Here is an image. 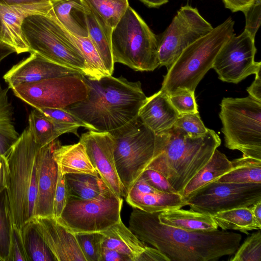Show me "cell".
Instances as JSON below:
<instances>
[{"mask_svg":"<svg viewBox=\"0 0 261 261\" xmlns=\"http://www.w3.org/2000/svg\"><path fill=\"white\" fill-rule=\"evenodd\" d=\"M113 61L137 71H152L160 67L158 38L129 6L113 29Z\"/></svg>","mask_w":261,"mask_h":261,"instance_id":"cell-7","label":"cell"},{"mask_svg":"<svg viewBox=\"0 0 261 261\" xmlns=\"http://www.w3.org/2000/svg\"><path fill=\"white\" fill-rule=\"evenodd\" d=\"M254 39L244 30L239 35L234 34L223 45L212 66L220 80L238 84L261 70V62L254 60Z\"/></svg>","mask_w":261,"mask_h":261,"instance_id":"cell-14","label":"cell"},{"mask_svg":"<svg viewBox=\"0 0 261 261\" xmlns=\"http://www.w3.org/2000/svg\"><path fill=\"white\" fill-rule=\"evenodd\" d=\"M213 28L197 8L189 5L181 7L169 26L158 36L160 66L168 70L185 48Z\"/></svg>","mask_w":261,"mask_h":261,"instance_id":"cell-12","label":"cell"},{"mask_svg":"<svg viewBox=\"0 0 261 261\" xmlns=\"http://www.w3.org/2000/svg\"><path fill=\"white\" fill-rule=\"evenodd\" d=\"M242 12L245 17L244 30L255 38L261 22V0H254L253 3Z\"/></svg>","mask_w":261,"mask_h":261,"instance_id":"cell-42","label":"cell"},{"mask_svg":"<svg viewBox=\"0 0 261 261\" xmlns=\"http://www.w3.org/2000/svg\"><path fill=\"white\" fill-rule=\"evenodd\" d=\"M155 135V148L159 154L146 169L162 174L181 195L186 186L221 143L218 134L210 129L202 136L192 137L173 126Z\"/></svg>","mask_w":261,"mask_h":261,"instance_id":"cell-3","label":"cell"},{"mask_svg":"<svg viewBox=\"0 0 261 261\" xmlns=\"http://www.w3.org/2000/svg\"><path fill=\"white\" fill-rule=\"evenodd\" d=\"M261 201V184L213 181L186 200L191 210L212 216L219 212L249 207Z\"/></svg>","mask_w":261,"mask_h":261,"instance_id":"cell-13","label":"cell"},{"mask_svg":"<svg viewBox=\"0 0 261 261\" xmlns=\"http://www.w3.org/2000/svg\"><path fill=\"white\" fill-rule=\"evenodd\" d=\"M8 261H28L20 229L13 225Z\"/></svg>","mask_w":261,"mask_h":261,"instance_id":"cell-45","label":"cell"},{"mask_svg":"<svg viewBox=\"0 0 261 261\" xmlns=\"http://www.w3.org/2000/svg\"><path fill=\"white\" fill-rule=\"evenodd\" d=\"M54 158L61 173H87L99 175L91 163L84 145L77 143L61 145L60 143L54 151Z\"/></svg>","mask_w":261,"mask_h":261,"instance_id":"cell-24","label":"cell"},{"mask_svg":"<svg viewBox=\"0 0 261 261\" xmlns=\"http://www.w3.org/2000/svg\"><path fill=\"white\" fill-rule=\"evenodd\" d=\"M64 178L69 196L93 199L112 192L99 175L68 173Z\"/></svg>","mask_w":261,"mask_h":261,"instance_id":"cell-29","label":"cell"},{"mask_svg":"<svg viewBox=\"0 0 261 261\" xmlns=\"http://www.w3.org/2000/svg\"><path fill=\"white\" fill-rule=\"evenodd\" d=\"M234 24L229 17L185 48L167 70L161 90L168 95L181 89L195 92L221 47L235 34Z\"/></svg>","mask_w":261,"mask_h":261,"instance_id":"cell-4","label":"cell"},{"mask_svg":"<svg viewBox=\"0 0 261 261\" xmlns=\"http://www.w3.org/2000/svg\"><path fill=\"white\" fill-rule=\"evenodd\" d=\"M60 143L57 139L44 146H39L37 150L36 162L37 190L33 217L53 216L59 172L53 154L55 148Z\"/></svg>","mask_w":261,"mask_h":261,"instance_id":"cell-16","label":"cell"},{"mask_svg":"<svg viewBox=\"0 0 261 261\" xmlns=\"http://www.w3.org/2000/svg\"><path fill=\"white\" fill-rule=\"evenodd\" d=\"M178 115L169 95L161 90L147 97L138 113L140 120L155 135L173 126Z\"/></svg>","mask_w":261,"mask_h":261,"instance_id":"cell-20","label":"cell"},{"mask_svg":"<svg viewBox=\"0 0 261 261\" xmlns=\"http://www.w3.org/2000/svg\"><path fill=\"white\" fill-rule=\"evenodd\" d=\"M51 0H0V5L13 6L22 4L49 3Z\"/></svg>","mask_w":261,"mask_h":261,"instance_id":"cell-51","label":"cell"},{"mask_svg":"<svg viewBox=\"0 0 261 261\" xmlns=\"http://www.w3.org/2000/svg\"><path fill=\"white\" fill-rule=\"evenodd\" d=\"M2 29V22L1 15V13H0V43H1V38Z\"/></svg>","mask_w":261,"mask_h":261,"instance_id":"cell-55","label":"cell"},{"mask_svg":"<svg viewBox=\"0 0 261 261\" xmlns=\"http://www.w3.org/2000/svg\"><path fill=\"white\" fill-rule=\"evenodd\" d=\"M258 228L261 229V201L250 206Z\"/></svg>","mask_w":261,"mask_h":261,"instance_id":"cell-52","label":"cell"},{"mask_svg":"<svg viewBox=\"0 0 261 261\" xmlns=\"http://www.w3.org/2000/svg\"><path fill=\"white\" fill-rule=\"evenodd\" d=\"M72 35V34H71ZM85 60L84 74L90 78L99 80L111 75L107 71L100 57L90 39L72 35Z\"/></svg>","mask_w":261,"mask_h":261,"instance_id":"cell-34","label":"cell"},{"mask_svg":"<svg viewBox=\"0 0 261 261\" xmlns=\"http://www.w3.org/2000/svg\"><path fill=\"white\" fill-rule=\"evenodd\" d=\"M13 66L3 76L9 88L24 83L82 74L79 71L54 63L36 53Z\"/></svg>","mask_w":261,"mask_h":261,"instance_id":"cell-18","label":"cell"},{"mask_svg":"<svg viewBox=\"0 0 261 261\" xmlns=\"http://www.w3.org/2000/svg\"><path fill=\"white\" fill-rule=\"evenodd\" d=\"M31 220L56 261H87L75 234L61 224L56 218L33 217Z\"/></svg>","mask_w":261,"mask_h":261,"instance_id":"cell-17","label":"cell"},{"mask_svg":"<svg viewBox=\"0 0 261 261\" xmlns=\"http://www.w3.org/2000/svg\"><path fill=\"white\" fill-rule=\"evenodd\" d=\"M159 222L163 224L188 231H211L218 226L211 215L175 208L160 212Z\"/></svg>","mask_w":261,"mask_h":261,"instance_id":"cell-25","label":"cell"},{"mask_svg":"<svg viewBox=\"0 0 261 261\" xmlns=\"http://www.w3.org/2000/svg\"><path fill=\"white\" fill-rule=\"evenodd\" d=\"M20 231L28 261H56L31 220L25 222Z\"/></svg>","mask_w":261,"mask_h":261,"instance_id":"cell-33","label":"cell"},{"mask_svg":"<svg viewBox=\"0 0 261 261\" xmlns=\"http://www.w3.org/2000/svg\"><path fill=\"white\" fill-rule=\"evenodd\" d=\"M231 169V161L217 148L207 163L186 186L181 194L182 197L186 201L195 191L217 180Z\"/></svg>","mask_w":261,"mask_h":261,"instance_id":"cell-28","label":"cell"},{"mask_svg":"<svg viewBox=\"0 0 261 261\" xmlns=\"http://www.w3.org/2000/svg\"><path fill=\"white\" fill-rule=\"evenodd\" d=\"M9 181V167L7 159L0 155V193L7 189Z\"/></svg>","mask_w":261,"mask_h":261,"instance_id":"cell-50","label":"cell"},{"mask_svg":"<svg viewBox=\"0 0 261 261\" xmlns=\"http://www.w3.org/2000/svg\"><path fill=\"white\" fill-rule=\"evenodd\" d=\"M123 199L112 192L96 199L69 196L57 220L73 233L101 232L121 220Z\"/></svg>","mask_w":261,"mask_h":261,"instance_id":"cell-10","label":"cell"},{"mask_svg":"<svg viewBox=\"0 0 261 261\" xmlns=\"http://www.w3.org/2000/svg\"><path fill=\"white\" fill-rule=\"evenodd\" d=\"M138 261H170L169 258L155 248L147 246Z\"/></svg>","mask_w":261,"mask_h":261,"instance_id":"cell-46","label":"cell"},{"mask_svg":"<svg viewBox=\"0 0 261 261\" xmlns=\"http://www.w3.org/2000/svg\"><path fill=\"white\" fill-rule=\"evenodd\" d=\"M100 261H130V259L114 250L102 246Z\"/></svg>","mask_w":261,"mask_h":261,"instance_id":"cell-47","label":"cell"},{"mask_svg":"<svg viewBox=\"0 0 261 261\" xmlns=\"http://www.w3.org/2000/svg\"><path fill=\"white\" fill-rule=\"evenodd\" d=\"M69 194L66 188L64 175L59 169L58 177L54 200L53 216L58 219L61 216L67 201Z\"/></svg>","mask_w":261,"mask_h":261,"instance_id":"cell-44","label":"cell"},{"mask_svg":"<svg viewBox=\"0 0 261 261\" xmlns=\"http://www.w3.org/2000/svg\"><path fill=\"white\" fill-rule=\"evenodd\" d=\"M9 88L0 84V155L7 159L19 135L13 122V108L9 100Z\"/></svg>","mask_w":261,"mask_h":261,"instance_id":"cell-30","label":"cell"},{"mask_svg":"<svg viewBox=\"0 0 261 261\" xmlns=\"http://www.w3.org/2000/svg\"><path fill=\"white\" fill-rule=\"evenodd\" d=\"M28 127L35 142L42 147L66 133L79 136L77 130L80 127L55 122L40 111L35 109L29 115Z\"/></svg>","mask_w":261,"mask_h":261,"instance_id":"cell-26","label":"cell"},{"mask_svg":"<svg viewBox=\"0 0 261 261\" xmlns=\"http://www.w3.org/2000/svg\"><path fill=\"white\" fill-rule=\"evenodd\" d=\"M125 197L128 204L134 208L150 213L187 205V201L178 193H167L158 191L143 193L131 188Z\"/></svg>","mask_w":261,"mask_h":261,"instance_id":"cell-23","label":"cell"},{"mask_svg":"<svg viewBox=\"0 0 261 261\" xmlns=\"http://www.w3.org/2000/svg\"><path fill=\"white\" fill-rule=\"evenodd\" d=\"M86 18L88 37L97 49L107 71L112 75L114 68L111 44L113 29L90 8Z\"/></svg>","mask_w":261,"mask_h":261,"instance_id":"cell-27","label":"cell"},{"mask_svg":"<svg viewBox=\"0 0 261 261\" xmlns=\"http://www.w3.org/2000/svg\"><path fill=\"white\" fill-rule=\"evenodd\" d=\"M169 99L179 114L198 113L195 92L181 89L169 95Z\"/></svg>","mask_w":261,"mask_h":261,"instance_id":"cell-40","label":"cell"},{"mask_svg":"<svg viewBox=\"0 0 261 261\" xmlns=\"http://www.w3.org/2000/svg\"><path fill=\"white\" fill-rule=\"evenodd\" d=\"M100 233L103 236L102 246L128 256L130 261H138L147 247L121 220Z\"/></svg>","mask_w":261,"mask_h":261,"instance_id":"cell-22","label":"cell"},{"mask_svg":"<svg viewBox=\"0 0 261 261\" xmlns=\"http://www.w3.org/2000/svg\"><path fill=\"white\" fill-rule=\"evenodd\" d=\"M174 126L181 129L192 137L202 136L208 130L202 121L199 112L179 114Z\"/></svg>","mask_w":261,"mask_h":261,"instance_id":"cell-39","label":"cell"},{"mask_svg":"<svg viewBox=\"0 0 261 261\" xmlns=\"http://www.w3.org/2000/svg\"><path fill=\"white\" fill-rule=\"evenodd\" d=\"M219 117L225 146L243 156L261 160V102L250 96L224 97Z\"/></svg>","mask_w":261,"mask_h":261,"instance_id":"cell-8","label":"cell"},{"mask_svg":"<svg viewBox=\"0 0 261 261\" xmlns=\"http://www.w3.org/2000/svg\"><path fill=\"white\" fill-rule=\"evenodd\" d=\"M82 77L88 87L86 98L66 109L92 130L111 133L138 118L147 98L140 81L130 82L122 76Z\"/></svg>","mask_w":261,"mask_h":261,"instance_id":"cell-2","label":"cell"},{"mask_svg":"<svg viewBox=\"0 0 261 261\" xmlns=\"http://www.w3.org/2000/svg\"><path fill=\"white\" fill-rule=\"evenodd\" d=\"M51 2L13 6L0 5L2 22L1 43L11 47L17 54L30 52L22 35V22L29 15L47 14L51 8Z\"/></svg>","mask_w":261,"mask_h":261,"instance_id":"cell-19","label":"cell"},{"mask_svg":"<svg viewBox=\"0 0 261 261\" xmlns=\"http://www.w3.org/2000/svg\"><path fill=\"white\" fill-rule=\"evenodd\" d=\"M80 141L84 145L91 163L109 189L117 196L125 197L127 192L115 165L113 135L109 132L89 130L82 134Z\"/></svg>","mask_w":261,"mask_h":261,"instance_id":"cell-15","label":"cell"},{"mask_svg":"<svg viewBox=\"0 0 261 261\" xmlns=\"http://www.w3.org/2000/svg\"><path fill=\"white\" fill-rule=\"evenodd\" d=\"M234 254L230 261H261L260 229L248 237Z\"/></svg>","mask_w":261,"mask_h":261,"instance_id":"cell-38","label":"cell"},{"mask_svg":"<svg viewBox=\"0 0 261 261\" xmlns=\"http://www.w3.org/2000/svg\"><path fill=\"white\" fill-rule=\"evenodd\" d=\"M140 176L151 187L161 192L178 193L170 184L167 179L157 171L146 169Z\"/></svg>","mask_w":261,"mask_h":261,"instance_id":"cell-43","label":"cell"},{"mask_svg":"<svg viewBox=\"0 0 261 261\" xmlns=\"http://www.w3.org/2000/svg\"><path fill=\"white\" fill-rule=\"evenodd\" d=\"M21 31L30 53L84 74L85 60L72 35L49 12L28 16L22 22Z\"/></svg>","mask_w":261,"mask_h":261,"instance_id":"cell-6","label":"cell"},{"mask_svg":"<svg viewBox=\"0 0 261 261\" xmlns=\"http://www.w3.org/2000/svg\"><path fill=\"white\" fill-rule=\"evenodd\" d=\"M110 133L117 173L127 193L156 155V135L139 117Z\"/></svg>","mask_w":261,"mask_h":261,"instance_id":"cell-9","label":"cell"},{"mask_svg":"<svg viewBox=\"0 0 261 261\" xmlns=\"http://www.w3.org/2000/svg\"><path fill=\"white\" fill-rule=\"evenodd\" d=\"M15 53L11 47L0 43V62L10 54Z\"/></svg>","mask_w":261,"mask_h":261,"instance_id":"cell-53","label":"cell"},{"mask_svg":"<svg viewBox=\"0 0 261 261\" xmlns=\"http://www.w3.org/2000/svg\"><path fill=\"white\" fill-rule=\"evenodd\" d=\"M87 261H100L103 236L100 232L74 233Z\"/></svg>","mask_w":261,"mask_h":261,"instance_id":"cell-37","label":"cell"},{"mask_svg":"<svg viewBox=\"0 0 261 261\" xmlns=\"http://www.w3.org/2000/svg\"><path fill=\"white\" fill-rule=\"evenodd\" d=\"M232 169L218 178L219 182L261 184V160L242 156L231 161Z\"/></svg>","mask_w":261,"mask_h":261,"instance_id":"cell-31","label":"cell"},{"mask_svg":"<svg viewBox=\"0 0 261 261\" xmlns=\"http://www.w3.org/2000/svg\"><path fill=\"white\" fill-rule=\"evenodd\" d=\"M223 230H234L248 234L259 229L254 220L250 207H242L219 212L211 216Z\"/></svg>","mask_w":261,"mask_h":261,"instance_id":"cell-32","label":"cell"},{"mask_svg":"<svg viewBox=\"0 0 261 261\" xmlns=\"http://www.w3.org/2000/svg\"><path fill=\"white\" fill-rule=\"evenodd\" d=\"M38 110L55 122L84 127L89 130H92L89 125L66 109L44 108Z\"/></svg>","mask_w":261,"mask_h":261,"instance_id":"cell-41","label":"cell"},{"mask_svg":"<svg viewBox=\"0 0 261 261\" xmlns=\"http://www.w3.org/2000/svg\"><path fill=\"white\" fill-rule=\"evenodd\" d=\"M225 7L232 12H243L250 6L254 0H222Z\"/></svg>","mask_w":261,"mask_h":261,"instance_id":"cell-48","label":"cell"},{"mask_svg":"<svg viewBox=\"0 0 261 261\" xmlns=\"http://www.w3.org/2000/svg\"><path fill=\"white\" fill-rule=\"evenodd\" d=\"M39 146L27 127L7 158V191L12 222L18 229L34 216L37 190L36 155Z\"/></svg>","mask_w":261,"mask_h":261,"instance_id":"cell-5","label":"cell"},{"mask_svg":"<svg viewBox=\"0 0 261 261\" xmlns=\"http://www.w3.org/2000/svg\"><path fill=\"white\" fill-rule=\"evenodd\" d=\"M82 74L18 85L14 95L36 109H66L86 98L88 87Z\"/></svg>","mask_w":261,"mask_h":261,"instance_id":"cell-11","label":"cell"},{"mask_svg":"<svg viewBox=\"0 0 261 261\" xmlns=\"http://www.w3.org/2000/svg\"><path fill=\"white\" fill-rule=\"evenodd\" d=\"M160 212L134 208L129 229L141 241L166 256L170 261H216L233 254L242 235L225 230L188 231L161 223Z\"/></svg>","mask_w":261,"mask_h":261,"instance_id":"cell-1","label":"cell"},{"mask_svg":"<svg viewBox=\"0 0 261 261\" xmlns=\"http://www.w3.org/2000/svg\"><path fill=\"white\" fill-rule=\"evenodd\" d=\"M150 8H158L168 2V0H139Z\"/></svg>","mask_w":261,"mask_h":261,"instance_id":"cell-54","label":"cell"},{"mask_svg":"<svg viewBox=\"0 0 261 261\" xmlns=\"http://www.w3.org/2000/svg\"><path fill=\"white\" fill-rule=\"evenodd\" d=\"M13 224L7 189L0 193V260L8 261Z\"/></svg>","mask_w":261,"mask_h":261,"instance_id":"cell-36","label":"cell"},{"mask_svg":"<svg viewBox=\"0 0 261 261\" xmlns=\"http://www.w3.org/2000/svg\"><path fill=\"white\" fill-rule=\"evenodd\" d=\"M49 13L71 34L88 37L86 15L89 8L84 0H51Z\"/></svg>","mask_w":261,"mask_h":261,"instance_id":"cell-21","label":"cell"},{"mask_svg":"<svg viewBox=\"0 0 261 261\" xmlns=\"http://www.w3.org/2000/svg\"><path fill=\"white\" fill-rule=\"evenodd\" d=\"M88 6L113 29L129 6L128 0H84Z\"/></svg>","mask_w":261,"mask_h":261,"instance_id":"cell-35","label":"cell"},{"mask_svg":"<svg viewBox=\"0 0 261 261\" xmlns=\"http://www.w3.org/2000/svg\"><path fill=\"white\" fill-rule=\"evenodd\" d=\"M247 91L249 96L261 102V70L255 74L254 81Z\"/></svg>","mask_w":261,"mask_h":261,"instance_id":"cell-49","label":"cell"}]
</instances>
